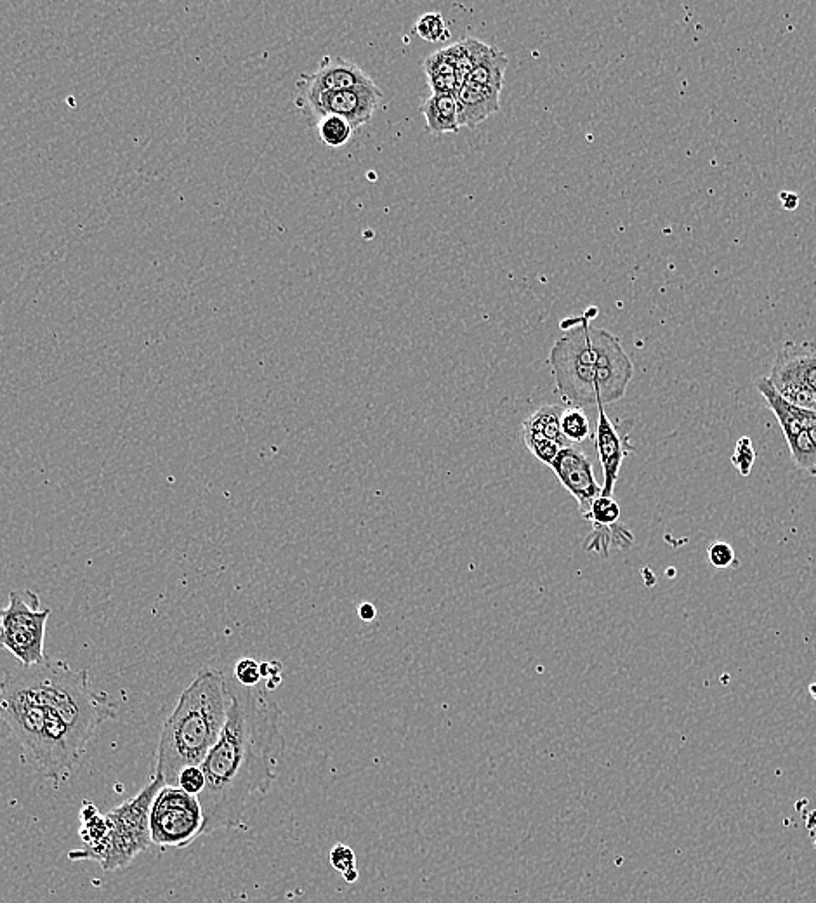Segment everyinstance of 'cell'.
<instances>
[{"label": "cell", "mask_w": 816, "mask_h": 903, "mask_svg": "<svg viewBox=\"0 0 816 903\" xmlns=\"http://www.w3.org/2000/svg\"><path fill=\"white\" fill-rule=\"evenodd\" d=\"M51 608L40 607L39 594L11 591L9 603L0 610V648L20 660L21 666H33L49 659L46 653V627Z\"/></svg>", "instance_id": "obj_6"}, {"label": "cell", "mask_w": 816, "mask_h": 903, "mask_svg": "<svg viewBox=\"0 0 816 903\" xmlns=\"http://www.w3.org/2000/svg\"><path fill=\"white\" fill-rule=\"evenodd\" d=\"M506 68V53H502L501 49L492 46L490 53L480 61V65L474 66L473 72L469 73L468 79L464 82L501 94Z\"/></svg>", "instance_id": "obj_18"}, {"label": "cell", "mask_w": 816, "mask_h": 903, "mask_svg": "<svg viewBox=\"0 0 816 903\" xmlns=\"http://www.w3.org/2000/svg\"><path fill=\"white\" fill-rule=\"evenodd\" d=\"M593 436L599 462L603 468V478H605L601 485V495L613 497L622 462H624L627 452H631V443H629L627 435H620L617 426L608 419L603 405L598 407V426H596Z\"/></svg>", "instance_id": "obj_11"}, {"label": "cell", "mask_w": 816, "mask_h": 903, "mask_svg": "<svg viewBox=\"0 0 816 903\" xmlns=\"http://www.w3.org/2000/svg\"><path fill=\"white\" fill-rule=\"evenodd\" d=\"M235 679H237L238 685L256 688L257 683L263 679L261 664H257L254 659L238 660L237 666H235Z\"/></svg>", "instance_id": "obj_29"}, {"label": "cell", "mask_w": 816, "mask_h": 903, "mask_svg": "<svg viewBox=\"0 0 816 903\" xmlns=\"http://www.w3.org/2000/svg\"><path fill=\"white\" fill-rule=\"evenodd\" d=\"M499 98L501 94L487 91L473 84H462L461 89L455 94L457 99V120L459 127L480 126L488 117L499 112Z\"/></svg>", "instance_id": "obj_13"}, {"label": "cell", "mask_w": 816, "mask_h": 903, "mask_svg": "<svg viewBox=\"0 0 816 903\" xmlns=\"http://www.w3.org/2000/svg\"><path fill=\"white\" fill-rule=\"evenodd\" d=\"M316 127H318V134H320L323 145L332 146V148L346 145L353 136V126L349 124L348 120L337 117V115H325L316 122Z\"/></svg>", "instance_id": "obj_23"}, {"label": "cell", "mask_w": 816, "mask_h": 903, "mask_svg": "<svg viewBox=\"0 0 816 903\" xmlns=\"http://www.w3.org/2000/svg\"><path fill=\"white\" fill-rule=\"evenodd\" d=\"M164 785L160 778L152 777L134 798L105 813L108 836L98 857V864L103 867V871L126 869L139 853L152 848L150 808L157 792Z\"/></svg>", "instance_id": "obj_5"}, {"label": "cell", "mask_w": 816, "mask_h": 903, "mask_svg": "<svg viewBox=\"0 0 816 903\" xmlns=\"http://www.w3.org/2000/svg\"><path fill=\"white\" fill-rule=\"evenodd\" d=\"M230 709L223 732L202 763L204 836L244 824L277 780L285 739L282 709L256 688L228 679Z\"/></svg>", "instance_id": "obj_1"}, {"label": "cell", "mask_w": 816, "mask_h": 903, "mask_svg": "<svg viewBox=\"0 0 816 903\" xmlns=\"http://www.w3.org/2000/svg\"><path fill=\"white\" fill-rule=\"evenodd\" d=\"M554 475L558 476L561 485L579 502L580 515L587 513L599 495L601 485L594 476L593 462L579 445H568L556 455L553 464Z\"/></svg>", "instance_id": "obj_9"}, {"label": "cell", "mask_w": 816, "mask_h": 903, "mask_svg": "<svg viewBox=\"0 0 816 903\" xmlns=\"http://www.w3.org/2000/svg\"><path fill=\"white\" fill-rule=\"evenodd\" d=\"M756 462V452L752 447L751 438H740L735 447V452L731 455V464L738 469V473L742 476L751 475L752 466Z\"/></svg>", "instance_id": "obj_27"}, {"label": "cell", "mask_w": 816, "mask_h": 903, "mask_svg": "<svg viewBox=\"0 0 816 903\" xmlns=\"http://www.w3.org/2000/svg\"><path fill=\"white\" fill-rule=\"evenodd\" d=\"M768 379H792L816 393V344L785 343L778 351Z\"/></svg>", "instance_id": "obj_12"}, {"label": "cell", "mask_w": 816, "mask_h": 903, "mask_svg": "<svg viewBox=\"0 0 816 903\" xmlns=\"http://www.w3.org/2000/svg\"><path fill=\"white\" fill-rule=\"evenodd\" d=\"M770 383L773 384V388L777 389L778 395L787 400L790 405L816 416L815 391H811L804 384L792 381V379H777V381L770 379Z\"/></svg>", "instance_id": "obj_22"}, {"label": "cell", "mask_w": 816, "mask_h": 903, "mask_svg": "<svg viewBox=\"0 0 816 903\" xmlns=\"http://www.w3.org/2000/svg\"><path fill=\"white\" fill-rule=\"evenodd\" d=\"M0 718L46 778L65 777L86 752L87 747L73 735L56 707L42 697L23 667L7 671L0 681Z\"/></svg>", "instance_id": "obj_4"}, {"label": "cell", "mask_w": 816, "mask_h": 903, "mask_svg": "<svg viewBox=\"0 0 816 903\" xmlns=\"http://www.w3.org/2000/svg\"><path fill=\"white\" fill-rule=\"evenodd\" d=\"M561 412L563 407L560 405H542L539 410H535L534 414L523 422L521 428L523 440H551L560 443L561 447H568L570 443L566 442L565 436L561 433Z\"/></svg>", "instance_id": "obj_16"}, {"label": "cell", "mask_w": 816, "mask_h": 903, "mask_svg": "<svg viewBox=\"0 0 816 903\" xmlns=\"http://www.w3.org/2000/svg\"><path fill=\"white\" fill-rule=\"evenodd\" d=\"M582 518L591 521L593 525H598V527L615 525V523L622 521L620 520L619 502L615 501L613 497L599 495L598 499L591 504V508L587 509V513L582 515Z\"/></svg>", "instance_id": "obj_24"}, {"label": "cell", "mask_w": 816, "mask_h": 903, "mask_svg": "<svg viewBox=\"0 0 816 903\" xmlns=\"http://www.w3.org/2000/svg\"><path fill=\"white\" fill-rule=\"evenodd\" d=\"M782 198L785 200V207L789 209V211H794L796 209L797 202H799V198L794 195V193H782Z\"/></svg>", "instance_id": "obj_34"}, {"label": "cell", "mask_w": 816, "mask_h": 903, "mask_svg": "<svg viewBox=\"0 0 816 903\" xmlns=\"http://www.w3.org/2000/svg\"><path fill=\"white\" fill-rule=\"evenodd\" d=\"M282 662H278V660H273V662H263L261 664V676L263 679H270L273 676H280L282 673Z\"/></svg>", "instance_id": "obj_32"}, {"label": "cell", "mask_w": 816, "mask_h": 903, "mask_svg": "<svg viewBox=\"0 0 816 903\" xmlns=\"http://www.w3.org/2000/svg\"><path fill=\"white\" fill-rule=\"evenodd\" d=\"M422 66L428 75L429 87L433 94H457L461 89L462 80L455 68L452 46L443 47L431 54L424 60Z\"/></svg>", "instance_id": "obj_15"}, {"label": "cell", "mask_w": 816, "mask_h": 903, "mask_svg": "<svg viewBox=\"0 0 816 903\" xmlns=\"http://www.w3.org/2000/svg\"><path fill=\"white\" fill-rule=\"evenodd\" d=\"M634 544V535L627 528L626 523H615L608 527H598L593 525L591 534L587 535L584 542V549L589 553L603 554L608 556L613 548L629 549Z\"/></svg>", "instance_id": "obj_19"}, {"label": "cell", "mask_w": 816, "mask_h": 903, "mask_svg": "<svg viewBox=\"0 0 816 903\" xmlns=\"http://www.w3.org/2000/svg\"><path fill=\"white\" fill-rule=\"evenodd\" d=\"M492 46H488L485 42L478 39H462L452 44L454 51L455 68L461 77L462 84L468 79L469 73L473 72L474 66L480 65V61L490 53Z\"/></svg>", "instance_id": "obj_20"}, {"label": "cell", "mask_w": 816, "mask_h": 903, "mask_svg": "<svg viewBox=\"0 0 816 903\" xmlns=\"http://www.w3.org/2000/svg\"><path fill=\"white\" fill-rule=\"evenodd\" d=\"M178 787H181L188 794H195V796L204 791L205 775L202 766H188L183 772L179 773Z\"/></svg>", "instance_id": "obj_30"}, {"label": "cell", "mask_w": 816, "mask_h": 903, "mask_svg": "<svg viewBox=\"0 0 816 903\" xmlns=\"http://www.w3.org/2000/svg\"><path fill=\"white\" fill-rule=\"evenodd\" d=\"M561 433L570 445H580L586 442L589 436H593L591 422L584 409L580 407H566L561 412Z\"/></svg>", "instance_id": "obj_21"}, {"label": "cell", "mask_w": 816, "mask_h": 903, "mask_svg": "<svg viewBox=\"0 0 816 903\" xmlns=\"http://www.w3.org/2000/svg\"><path fill=\"white\" fill-rule=\"evenodd\" d=\"M230 702L228 678L214 667H202L165 719L152 777L178 785L179 773L202 765L221 737Z\"/></svg>", "instance_id": "obj_3"}, {"label": "cell", "mask_w": 816, "mask_h": 903, "mask_svg": "<svg viewBox=\"0 0 816 903\" xmlns=\"http://www.w3.org/2000/svg\"><path fill=\"white\" fill-rule=\"evenodd\" d=\"M358 615H360V619L365 620V622H372V620L377 617V610L372 603H362L360 608H358Z\"/></svg>", "instance_id": "obj_33"}, {"label": "cell", "mask_w": 816, "mask_h": 903, "mask_svg": "<svg viewBox=\"0 0 816 903\" xmlns=\"http://www.w3.org/2000/svg\"><path fill=\"white\" fill-rule=\"evenodd\" d=\"M150 832L158 848L183 850L204 836V811L198 796L178 785H164L150 808Z\"/></svg>", "instance_id": "obj_7"}, {"label": "cell", "mask_w": 816, "mask_h": 903, "mask_svg": "<svg viewBox=\"0 0 816 903\" xmlns=\"http://www.w3.org/2000/svg\"><path fill=\"white\" fill-rule=\"evenodd\" d=\"M523 442L530 450V454L547 466H551L556 455L560 454V450L565 449V447H561L560 443L551 442V440H523Z\"/></svg>", "instance_id": "obj_28"}, {"label": "cell", "mask_w": 816, "mask_h": 903, "mask_svg": "<svg viewBox=\"0 0 816 903\" xmlns=\"http://www.w3.org/2000/svg\"><path fill=\"white\" fill-rule=\"evenodd\" d=\"M414 32L426 42H445L450 39V30L440 13L422 14L415 23Z\"/></svg>", "instance_id": "obj_25"}, {"label": "cell", "mask_w": 816, "mask_h": 903, "mask_svg": "<svg viewBox=\"0 0 816 903\" xmlns=\"http://www.w3.org/2000/svg\"><path fill=\"white\" fill-rule=\"evenodd\" d=\"M381 98L377 86L355 87L337 93H297L296 106L308 117V122L316 124L325 115H337L356 129L372 119Z\"/></svg>", "instance_id": "obj_8"}, {"label": "cell", "mask_w": 816, "mask_h": 903, "mask_svg": "<svg viewBox=\"0 0 816 903\" xmlns=\"http://www.w3.org/2000/svg\"><path fill=\"white\" fill-rule=\"evenodd\" d=\"M709 561L716 568L731 567V563L735 561V549L726 542H714L709 548Z\"/></svg>", "instance_id": "obj_31"}, {"label": "cell", "mask_w": 816, "mask_h": 903, "mask_svg": "<svg viewBox=\"0 0 816 903\" xmlns=\"http://www.w3.org/2000/svg\"><path fill=\"white\" fill-rule=\"evenodd\" d=\"M370 86H376V82L360 66L341 56H327L315 73L301 75V79L297 80V93H337Z\"/></svg>", "instance_id": "obj_10"}, {"label": "cell", "mask_w": 816, "mask_h": 903, "mask_svg": "<svg viewBox=\"0 0 816 903\" xmlns=\"http://www.w3.org/2000/svg\"><path fill=\"white\" fill-rule=\"evenodd\" d=\"M80 839L84 848L70 851L68 858L73 862H98L99 853L103 851L106 836H108V824L103 813L91 801H84L80 808Z\"/></svg>", "instance_id": "obj_14"}, {"label": "cell", "mask_w": 816, "mask_h": 903, "mask_svg": "<svg viewBox=\"0 0 816 903\" xmlns=\"http://www.w3.org/2000/svg\"><path fill=\"white\" fill-rule=\"evenodd\" d=\"M570 320L549 353L556 388L580 409L619 402L634 376L619 337L593 327L587 317Z\"/></svg>", "instance_id": "obj_2"}, {"label": "cell", "mask_w": 816, "mask_h": 903, "mask_svg": "<svg viewBox=\"0 0 816 903\" xmlns=\"http://www.w3.org/2000/svg\"><path fill=\"white\" fill-rule=\"evenodd\" d=\"M422 117L426 119L428 131L435 134H447L457 132L459 120H457V99L455 94H431L421 105Z\"/></svg>", "instance_id": "obj_17"}, {"label": "cell", "mask_w": 816, "mask_h": 903, "mask_svg": "<svg viewBox=\"0 0 816 903\" xmlns=\"http://www.w3.org/2000/svg\"><path fill=\"white\" fill-rule=\"evenodd\" d=\"M330 864L337 872L343 874L344 879L348 883H355L358 879V871H356L355 851L351 850L346 844H337L330 851Z\"/></svg>", "instance_id": "obj_26"}, {"label": "cell", "mask_w": 816, "mask_h": 903, "mask_svg": "<svg viewBox=\"0 0 816 903\" xmlns=\"http://www.w3.org/2000/svg\"><path fill=\"white\" fill-rule=\"evenodd\" d=\"M266 681H268V683H266V688H268V690H275V688H278L280 683H282V676H273V678L266 679Z\"/></svg>", "instance_id": "obj_35"}]
</instances>
